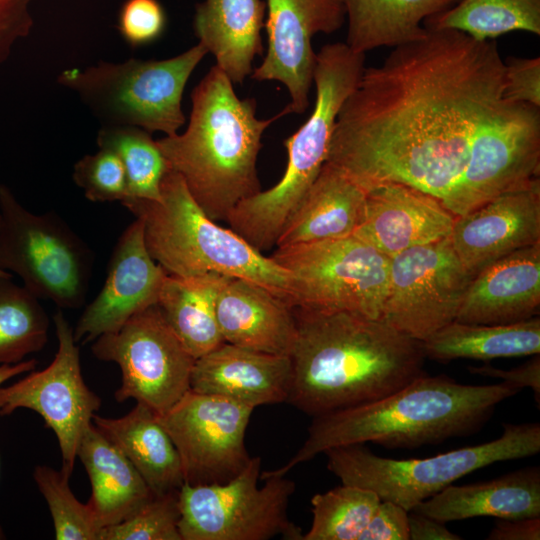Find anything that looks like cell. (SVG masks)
Listing matches in <instances>:
<instances>
[{
    "mask_svg": "<svg viewBox=\"0 0 540 540\" xmlns=\"http://www.w3.org/2000/svg\"><path fill=\"white\" fill-rule=\"evenodd\" d=\"M503 90L504 60L494 40L427 29L364 68L339 110L326 162L364 190L402 183L444 203Z\"/></svg>",
    "mask_w": 540,
    "mask_h": 540,
    "instance_id": "cell-1",
    "label": "cell"
},
{
    "mask_svg": "<svg viewBox=\"0 0 540 540\" xmlns=\"http://www.w3.org/2000/svg\"><path fill=\"white\" fill-rule=\"evenodd\" d=\"M288 401L312 416L381 399L425 373L421 341L381 319L293 308Z\"/></svg>",
    "mask_w": 540,
    "mask_h": 540,
    "instance_id": "cell-2",
    "label": "cell"
},
{
    "mask_svg": "<svg viewBox=\"0 0 540 540\" xmlns=\"http://www.w3.org/2000/svg\"><path fill=\"white\" fill-rule=\"evenodd\" d=\"M521 389L507 383L472 385L426 372L373 402L313 417L308 436L284 465L260 473L284 476L326 450L372 442L388 449H414L471 435L496 407Z\"/></svg>",
    "mask_w": 540,
    "mask_h": 540,
    "instance_id": "cell-3",
    "label": "cell"
},
{
    "mask_svg": "<svg viewBox=\"0 0 540 540\" xmlns=\"http://www.w3.org/2000/svg\"><path fill=\"white\" fill-rule=\"evenodd\" d=\"M191 102L187 129L156 141L205 214L227 220L239 202L261 191L256 163L262 135L287 113L257 118L256 100L240 99L216 65L194 87Z\"/></svg>",
    "mask_w": 540,
    "mask_h": 540,
    "instance_id": "cell-4",
    "label": "cell"
},
{
    "mask_svg": "<svg viewBox=\"0 0 540 540\" xmlns=\"http://www.w3.org/2000/svg\"><path fill=\"white\" fill-rule=\"evenodd\" d=\"M121 203L142 220L146 248L168 275L215 273L247 279L288 301L289 272L232 229L209 218L177 172L169 169L164 176L159 200L127 199Z\"/></svg>",
    "mask_w": 540,
    "mask_h": 540,
    "instance_id": "cell-5",
    "label": "cell"
},
{
    "mask_svg": "<svg viewBox=\"0 0 540 540\" xmlns=\"http://www.w3.org/2000/svg\"><path fill=\"white\" fill-rule=\"evenodd\" d=\"M365 54L346 43L325 44L317 53L311 115L284 140L287 165L271 188L239 202L227 218L230 228L260 252L268 251L326 163L339 110L365 68Z\"/></svg>",
    "mask_w": 540,
    "mask_h": 540,
    "instance_id": "cell-6",
    "label": "cell"
},
{
    "mask_svg": "<svg viewBox=\"0 0 540 540\" xmlns=\"http://www.w3.org/2000/svg\"><path fill=\"white\" fill-rule=\"evenodd\" d=\"M540 451V424H503L492 441L466 446L428 458L381 457L364 443L343 445L324 452L327 469L343 484L375 492L381 500L407 511L456 480L491 464L531 457Z\"/></svg>",
    "mask_w": 540,
    "mask_h": 540,
    "instance_id": "cell-7",
    "label": "cell"
},
{
    "mask_svg": "<svg viewBox=\"0 0 540 540\" xmlns=\"http://www.w3.org/2000/svg\"><path fill=\"white\" fill-rule=\"evenodd\" d=\"M198 43L163 60L100 61L84 70L63 71L58 82L107 124L134 126L171 136L185 123L182 96L188 79L207 54Z\"/></svg>",
    "mask_w": 540,
    "mask_h": 540,
    "instance_id": "cell-8",
    "label": "cell"
},
{
    "mask_svg": "<svg viewBox=\"0 0 540 540\" xmlns=\"http://www.w3.org/2000/svg\"><path fill=\"white\" fill-rule=\"evenodd\" d=\"M0 270L16 274L40 300L76 309L86 300L94 264L88 244L55 212L26 209L0 184Z\"/></svg>",
    "mask_w": 540,
    "mask_h": 540,
    "instance_id": "cell-9",
    "label": "cell"
},
{
    "mask_svg": "<svg viewBox=\"0 0 540 540\" xmlns=\"http://www.w3.org/2000/svg\"><path fill=\"white\" fill-rule=\"evenodd\" d=\"M270 257L290 274L291 307L381 319L390 258L358 237L276 247Z\"/></svg>",
    "mask_w": 540,
    "mask_h": 540,
    "instance_id": "cell-10",
    "label": "cell"
},
{
    "mask_svg": "<svg viewBox=\"0 0 540 540\" xmlns=\"http://www.w3.org/2000/svg\"><path fill=\"white\" fill-rule=\"evenodd\" d=\"M260 468L261 458L251 457L226 483H184L179 489L182 540H267L278 535L302 540L300 527L288 516L295 482L275 475L264 478L259 487Z\"/></svg>",
    "mask_w": 540,
    "mask_h": 540,
    "instance_id": "cell-11",
    "label": "cell"
},
{
    "mask_svg": "<svg viewBox=\"0 0 540 540\" xmlns=\"http://www.w3.org/2000/svg\"><path fill=\"white\" fill-rule=\"evenodd\" d=\"M91 351L97 359L119 366L121 385L114 394L117 402L132 398L161 415L190 390L196 359L157 304L136 313L116 331L97 337Z\"/></svg>",
    "mask_w": 540,
    "mask_h": 540,
    "instance_id": "cell-12",
    "label": "cell"
},
{
    "mask_svg": "<svg viewBox=\"0 0 540 540\" xmlns=\"http://www.w3.org/2000/svg\"><path fill=\"white\" fill-rule=\"evenodd\" d=\"M540 173V108L504 97L477 132L456 187L443 203L463 215Z\"/></svg>",
    "mask_w": 540,
    "mask_h": 540,
    "instance_id": "cell-13",
    "label": "cell"
},
{
    "mask_svg": "<svg viewBox=\"0 0 540 540\" xmlns=\"http://www.w3.org/2000/svg\"><path fill=\"white\" fill-rule=\"evenodd\" d=\"M472 277L449 237L406 249L390 258L381 320L423 342L456 320Z\"/></svg>",
    "mask_w": 540,
    "mask_h": 540,
    "instance_id": "cell-14",
    "label": "cell"
},
{
    "mask_svg": "<svg viewBox=\"0 0 540 540\" xmlns=\"http://www.w3.org/2000/svg\"><path fill=\"white\" fill-rule=\"evenodd\" d=\"M53 323L58 341L54 359L43 370H32L12 385L0 386V416L19 408L38 413L55 433L61 471L70 476L78 445L101 407V398L84 381L79 347L62 309L54 314Z\"/></svg>",
    "mask_w": 540,
    "mask_h": 540,
    "instance_id": "cell-15",
    "label": "cell"
},
{
    "mask_svg": "<svg viewBox=\"0 0 540 540\" xmlns=\"http://www.w3.org/2000/svg\"><path fill=\"white\" fill-rule=\"evenodd\" d=\"M254 409L190 389L157 415L178 451L185 484H223L245 469L251 460L245 435Z\"/></svg>",
    "mask_w": 540,
    "mask_h": 540,
    "instance_id": "cell-16",
    "label": "cell"
},
{
    "mask_svg": "<svg viewBox=\"0 0 540 540\" xmlns=\"http://www.w3.org/2000/svg\"><path fill=\"white\" fill-rule=\"evenodd\" d=\"M265 29L267 51L253 70L256 81H278L290 95L284 108L288 114H301L309 106L317 53L312 38L330 34L346 21L342 0H267Z\"/></svg>",
    "mask_w": 540,
    "mask_h": 540,
    "instance_id": "cell-17",
    "label": "cell"
},
{
    "mask_svg": "<svg viewBox=\"0 0 540 540\" xmlns=\"http://www.w3.org/2000/svg\"><path fill=\"white\" fill-rule=\"evenodd\" d=\"M167 273L150 256L143 222L136 218L122 232L107 267L105 282L84 308L73 328L76 342L86 344L116 331L136 313L157 304Z\"/></svg>",
    "mask_w": 540,
    "mask_h": 540,
    "instance_id": "cell-18",
    "label": "cell"
},
{
    "mask_svg": "<svg viewBox=\"0 0 540 540\" xmlns=\"http://www.w3.org/2000/svg\"><path fill=\"white\" fill-rule=\"evenodd\" d=\"M449 238L472 276L515 251L540 243L539 178L456 216Z\"/></svg>",
    "mask_w": 540,
    "mask_h": 540,
    "instance_id": "cell-19",
    "label": "cell"
},
{
    "mask_svg": "<svg viewBox=\"0 0 540 540\" xmlns=\"http://www.w3.org/2000/svg\"><path fill=\"white\" fill-rule=\"evenodd\" d=\"M365 191L364 218L354 236L389 258L450 237L456 216L433 195L402 183Z\"/></svg>",
    "mask_w": 540,
    "mask_h": 540,
    "instance_id": "cell-20",
    "label": "cell"
},
{
    "mask_svg": "<svg viewBox=\"0 0 540 540\" xmlns=\"http://www.w3.org/2000/svg\"><path fill=\"white\" fill-rule=\"evenodd\" d=\"M291 382L290 356L259 352L224 342L195 360L190 389L256 408L288 401Z\"/></svg>",
    "mask_w": 540,
    "mask_h": 540,
    "instance_id": "cell-21",
    "label": "cell"
},
{
    "mask_svg": "<svg viewBox=\"0 0 540 540\" xmlns=\"http://www.w3.org/2000/svg\"><path fill=\"white\" fill-rule=\"evenodd\" d=\"M540 243L515 251L474 275L456 321L510 324L538 316Z\"/></svg>",
    "mask_w": 540,
    "mask_h": 540,
    "instance_id": "cell-22",
    "label": "cell"
},
{
    "mask_svg": "<svg viewBox=\"0 0 540 540\" xmlns=\"http://www.w3.org/2000/svg\"><path fill=\"white\" fill-rule=\"evenodd\" d=\"M215 311L224 342L291 355L297 335L293 307L262 285L226 277L217 293Z\"/></svg>",
    "mask_w": 540,
    "mask_h": 540,
    "instance_id": "cell-23",
    "label": "cell"
},
{
    "mask_svg": "<svg viewBox=\"0 0 540 540\" xmlns=\"http://www.w3.org/2000/svg\"><path fill=\"white\" fill-rule=\"evenodd\" d=\"M366 191L340 169L325 163L284 225L276 247L354 235L363 221Z\"/></svg>",
    "mask_w": 540,
    "mask_h": 540,
    "instance_id": "cell-24",
    "label": "cell"
},
{
    "mask_svg": "<svg viewBox=\"0 0 540 540\" xmlns=\"http://www.w3.org/2000/svg\"><path fill=\"white\" fill-rule=\"evenodd\" d=\"M447 523L479 516L516 519L540 516V469L524 468L469 485H449L413 510Z\"/></svg>",
    "mask_w": 540,
    "mask_h": 540,
    "instance_id": "cell-25",
    "label": "cell"
},
{
    "mask_svg": "<svg viewBox=\"0 0 540 540\" xmlns=\"http://www.w3.org/2000/svg\"><path fill=\"white\" fill-rule=\"evenodd\" d=\"M263 0H204L195 6L194 31L233 84L253 72V60L263 54Z\"/></svg>",
    "mask_w": 540,
    "mask_h": 540,
    "instance_id": "cell-26",
    "label": "cell"
},
{
    "mask_svg": "<svg viewBox=\"0 0 540 540\" xmlns=\"http://www.w3.org/2000/svg\"><path fill=\"white\" fill-rule=\"evenodd\" d=\"M77 457L90 480L87 504L100 529L125 520L155 495L122 451L93 423L80 440Z\"/></svg>",
    "mask_w": 540,
    "mask_h": 540,
    "instance_id": "cell-27",
    "label": "cell"
},
{
    "mask_svg": "<svg viewBox=\"0 0 540 540\" xmlns=\"http://www.w3.org/2000/svg\"><path fill=\"white\" fill-rule=\"evenodd\" d=\"M92 423L122 451L155 495L179 490L184 484L178 451L148 406L136 402L119 418L95 414Z\"/></svg>",
    "mask_w": 540,
    "mask_h": 540,
    "instance_id": "cell-28",
    "label": "cell"
},
{
    "mask_svg": "<svg viewBox=\"0 0 540 540\" xmlns=\"http://www.w3.org/2000/svg\"><path fill=\"white\" fill-rule=\"evenodd\" d=\"M348 22L346 45L365 54L421 39L424 21L460 0H342Z\"/></svg>",
    "mask_w": 540,
    "mask_h": 540,
    "instance_id": "cell-29",
    "label": "cell"
},
{
    "mask_svg": "<svg viewBox=\"0 0 540 540\" xmlns=\"http://www.w3.org/2000/svg\"><path fill=\"white\" fill-rule=\"evenodd\" d=\"M226 276L207 273L192 277L166 275L157 305L166 322L195 358L224 343L215 311Z\"/></svg>",
    "mask_w": 540,
    "mask_h": 540,
    "instance_id": "cell-30",
    "label": "cell"
},
{
    "mask_svg": "<svg viewBox=\"0 0 540 540\" xmlns=\"http://www.w3.org/2000/svg\"><path fill=\"white\" fill-rule=\"evenodd\" d=\"M426 358L489 361L540 353L539 316L510 324H470L452 321L422 342Z\"/></svg>",
    "mask_w": 540,
    "mask_h": 540,
    "instance_id": "cell-31",
    "label": "cell"
},
{
    "mask_svg": "<svg viewBox=\"0 0 540 540\" xmlns=\"http://www.w3.org/2000/svg\"><path fill=\"white\" fill-rule=\"evenodd\" d=\"M427 29L458 30L480 41L512 31L540 36V0H460L427 18Z\"/></svg>",
    "mask_w": 540,
    "mask_h": 540,
    "instance_id": "cell-32",
    "label": "cell"
},
{
    "mask_svg": "<svg viewBox=\"0 0 540 540\" xmlns=\"http://www.w3.org/2000/svg\"><path fill=\"white\" fill-rule=\"evenodd\" d=\"M11 278L0 276V365L19 363L48 341L49 317L40 299Z\"/></svg>",
    "mask_w": 540,
    "mask_h": 540,
    "instance_id": "cell-33",
    "label": "cell"
},
{
    "mask_svg": "<svg viewBox=\"0 0 540 540\" xmlns=\"http://www.w3.org/2000/svg\"><path fill=\"white\" fill-rule=\"evenodd\" d=\"M97 144L120 158L127 199H160L161 182L170 167L151 133L134 126H104L98 132Z\"/></svg>",
    "mask_w": 540,
    "mask_h": 540,
    "instance_id": "cell-34",
    "label": "cell"
},
{
    "mask_svg": "<svg viewBox=\"0 0 540 540\" xmlns=\"http://www.w3.org/2000/svg\"><path fill=\"white\" fill-rule=\"evenodd\" d=\"M381 499L368 489L343 484L311 499L313 520L302 540H358Z\"/></svg>",
    "mask_w": 540,
    "mask_h": 540,
    "instance_id": "cell-35",
    "label": "cell"
},
{
    "mask_svg": "<svg viewBox=\"0 0 540 540\" xmlns=\"http://www.w3.org/2000/svg\"><path fill=\"white\" fill-rule=\"evenodd\" d=\"M37 488L47 502L57 540H98L100 528L90 506L81 503L69 486L70 476L46 465L33 471Z\"/></svg>",
    "mask_w": 540,
    "mask_h": 540,
    "instance_id": "cell-36",
    "label": "cell"
},
{
    "mask_svg": "<svg viewBox=\"0 0 540 540\" xmlns=\"http://www.w3.org/2000/svg\"><path fill=\"white\" fill-rule=\"evenodd\" d=\"M179 490L154 495L125 520L102 528L98 540H182Z\"/></svg>",
    "mask_w": 540,
    "mask_h": 540,
    "instance_id": "cell-37",
    "label": "cell"
},
{
    "mask_svg": "<svg viewBox=\"0 0 540 540\" xmlns=\"http://www.w3.org/2000/svg\"><path fill=\"white\" fill-rule=\"evenodd\" d=\"M72 177L92 202H123L128 198L124 166L109 149L99 148L95 154L83 156L75 163Z\"/></svg>",
    "mask_w": 540,
    "mask_h": 540,
    "instance_id": "cell-38",
    "label": "cell"
},
{
    "mask_svg": "<svg viewBox=\"0 0 540 540\" xmlns=\"http://www.w3.org/2000/svg\"><path fill=\"white\" fill-rule=\"evenodd\" d=\"M165 25V11L158 0H126L121 8L119 31L132 46L155 41Z\"/></svg>",
    "mask_w": 540,
    "mask_h": 540,
    "instance_id": "cell-39",
    "label": "cell"
},
{
    "mask_svg": "<svg viewBox=\"0 0 540 540\" xmlns=\"http://www.w3.org/2000/svg\"><path fill=\"white\" fill-rule=\"evenodd\" d=\"M503 96L540 108V57L510 56L504 61Z\"/></svg>",
    "mask_w": 540,
    "mask_h": 540,
    "instance_id": "cell-40",
    "label": "cell"
},
{
    "mask_svg": "<svg viewBox=\"0 0 540 540\" xmlns=\"http://www.w3.org/2000/svg\"><path fill=\"white\" fill-rule=\"evenodd\" d=\"M34 0H0V65L14 45L27 37L33 27L30 5Z\"/></svg>",
    "mask_w": 540,
    "mask_h": 540,
    "instance_id": "cell-41",
    "label": "cell"
},
{
    "mask_svg": "<svg viewBox=\"0 0 540 540\" xmlns=\"http://www.w3.org/2000/svg\"><path fill=\"white\" fill-rule=\"evenodd\" d=\"M409 511L381 500L358 540H409Z\"/></svg>",
    "mask_w": 540,
    "mask_h": 540,
    "instance_id": "cell-42",
    "label": "cell"
},
{
    "mask_svg": "<svg viewBox=\"0 0 540 540\" xmlns=\"http://www.w3.org/2000/svg\"><path fill=\"white\" fill-rule=\"evenodd\" d=\"M473 374L483 375L501 379L519 389L529 387L535 397V401L540 403V357L539 354L533 355L529 361L512 369L503 370L492 366L484 365L480 367H469Z\"/></svg>",
    "mask_w": 540,
    "mask_h": 540,
    "instance_id": "cell-43",
    "label": "cell"
},
{
    "mask_svg": "<svg viewBox=\"0 0 540 540\" xmlns=\"http://www.w3.org/2000/svg\"><path fill=\"white\" fill-rule=\"evenodd\" d=\"M488 540H539L540 516L497 519L487 536Z\"/></svg>",
    "mask_w": 540,
    "mask_h": 540,
    "instance_id": "cell-44",
    "label": "cell"
},
{
    "mask_svg": "<svg viewBox=\"0 0 540 540\" xmlns=\"http://www.w3.org/2000/svg\"><path fill=\"white\" fill-rule=\"evenodd\" d=\"M409 540H460L458 534L451 532L445 525L432 517L409 511Z\"/></svg>",
    "mask_w": 540,
    "mask_h": 540,
    "instance_id": "cell-45",
    "label": "cell"
},
{
    "mask_svg": "<svg viewBox=\"0 0 540 540\" xmlns=\"http://www.w3.org/2000/svg\"><path fill=\"white\" fill-rule=\"evenodd\" d=\"M36 366L35 359L23 360L16 364L0 365V386L15 376L34 370Z\"/></svg>",
    "mask_w": 540,
    "mask_h": 540,
    "instance_id": "cell-46",
    "label": "cell"
},
{
    "mask_svg": "<svg viewBox=\"0 0 540 540\" xmlns=\"http://www.w3.org/2000/svg\"><path fill=\"white\" fill-rule=\"evenodd\" d=\"M0 225H1V215H0ZM0 276L12 277V274L0 270Z\"/></svg>",
    "mask_w": 540,
    "mask_h": 540,
    "instance_id": "cell-47",
    "label": "cell"
},
{
    "mask_svg": "<svg viewBox=\"0 0 540 540\" xmlns=\"http://www.w3.org/2000/svg\"><path fill=\"white\" fill-rule=\"evenodd\" d=\"M6 539V535L4 533L3 528L0 526V540Z\"/></svg>",
    "mask_w": 540,
    "mask_h": 540,
    "instance_id": "cell-48",
    "label": "cell"
}]
</instances>
